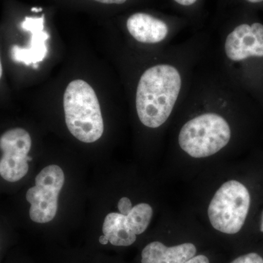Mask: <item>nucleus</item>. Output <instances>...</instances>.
Here are the masks:
<instances>
[{"label": "nucleus", "mask_w": 263, "mask_h": 263, "mask_svg": "<svg viewBox=\"0 0 263 263\" xmlns=\"http://www.w3.org/2000/svg\"><path fill=\"white\" fill-rule=\"evenodd\" d=\"M181 88L179 70L158 65L143 72L136 92V109L142 124L149 128L162 126L172 113Z\"/></svg>", "instance_id": "f257e3e1"}, {"label": "nucleus", "mask_w": 263, "mask_h": 263, "mask_svg": "<svg viewBox=\"0 0 263 263\" xmlns=\"http://www.w3.org/2000/svg\"><path fill=\"white\" fill-rule=\"evenodd\" d=\"M64 111L69 131L84 143H94L103 136L104 123L96 93L86 81H71L64 94Z\"/></svg>", "instance_id": "f03ea898"}, {"label": "nucleus", "mask_w": 263, "mask_h": 263, "mask_svg": "<svg viewBox=\"0 0 263 263\" xmlns=\"http://www.w3.org/2000/svg\"><path fill=\"white\" fill-rule=\"evenodd\" d=\"M231 130L219 114L206 113L193 118L181 128L179 143L181 149L194 158L215 155L229 143Z\"/></svg>", "instance_id": "7ed1b4c3"}, {"label": "nucleus", "mask_w": 263, "mask_h": 263, "mask_svg": "<svg viewBox=\"0 0 263 263\" xmlns=\"http://www.w3.org/2000/svg\"><path fill=\"white\" fill-rule=\"evenodd\" d=\"M250 202V195L243 183L227 181L216 191L209 206L213 228L226 234L238 233L248 215Z\"/></svg>", "instance_id": "20e7f679"}, {"label": "nucleus", "mask_w": 263, "mask_h": 263, "mask_svg": "<svg viewBox=\"0 0 263 263\" xmlns=\"http://www.w3.org/2000/svg\"><path fill=\"white\" fill-rule=\"evenodd\" d=\"M65 183V175L56 164L47 166L35 179V186L29 189L27 200L31 204L29 216L34 222L53 220L58 209V197Z\"/></svg>", "instance_id": "39448f33"}, {"label": "nucleus", "mask_w": 263, "mask_h": 263, "mask_svg": "<svg viewBox=\"0 0 263 263\" xmlns=\"http://www.w3.org/2000/svg\"><path fill=\"white\" fill-rule=\"evenodd\" d=\"M32 146L29 133L22 128L5 132L0 137V176L5 181L15 182L23 179L29 171L28 154Z\"/></svg>", "instance_id": "423d86ee"}, {"label": "nucleus", "mask_w": 263, "mask_h": 263, "mask_svg": "<svg viewBox=\"0 0 263 263\" xmlns=\"http://www.w3.org/2000/svg\"><path fill=\"white\" fill-rule=\"evenodd\" d=\"M228 58L240 62L249 57H263V25L243 24L235 27L228 34L224 43Z\"/></svg>", "instance_id": "0eeeda50"}, {"label": "nucleus", "mask_w": 263, "mask_h": 263, "mask_svg": "<svg viewBox=\"0 0 263 263\" xmlns=\"http://www.w3.org/2000/svg\"><path fill=\"white\" fill-rule=\"evenodd\" d=\"M22 28L30 32V41L27 48L14 45L10 50L11 58L18 63L27 66L32 65L37 68L38 63L46 58L48 53L46 42L50 36L44 30V15L41 18L26 17L22 23Z\"/></svg>", "instance_id": "6e6552de"}, {"label": "nucleus", "mask_w": 263, "mask_h": 263, "mask_svg": "<svg viewBox=\"0 0 263 263\" xmlns=\"http://www.w3.org/2000/svg\"><path fill=\"white\" fill-rule=\"evenodd\" d=\"M127 27L128 32L137 41L146 44L162 42L169 32L165 22L144 13H137L129 16Z\"/></svg>", "instance_id": "1a4fd4ad"}, {"label": "nucleus", "mask_w": 263, "mask_h": 263, "mask_svg": "<svg viewBox=\"0 0 263 263\" xmlns=\"http://www.w3.org/2000/svg\"><path fill=\"white\" fill-rule=\"evenodd\" d=\"M193 243L167 247L159 241L148 243L142 252V263H185L196 254Z\"/></svg>", "instance_id": "9d476101"}, {"label": "nucleus", "mask_w": 263, "mask_h": 263, "mask_svg": "<svg viewBox=\"0 0 263 263\" xmlns=\"http://www.w3.org/2000/svg\"><path fill=\"white\" fill-rule=\"evenodd\" d=\"M103 234L112 245L128 247L136 240V235L131 229L126 216L121 213H110L105 217Z\"/></svg>", "instance_id": "9b49d317"}, {"label": "nucleus", "mask_w": 263, "mask_h": 263, "mask_svg": "<svg viewBox=\"0 0 263 263\" xmlns=\"http://www.w3.org/2000/svg\"><path fill=\"white\" fill-rule=\"evenodd\" d=\"M153 215V210L147 203H140L133 207L130 212L126 216L131 229L135 234L143 233L149 226Z\"/></svg>", "instance_id": "f8f14e48"}, {"label": "nucleus", "mask_w": 263, "mask_h": 263, "mask_svg": "<svg viewBox=\"0 0 263 263\" xmlns=\"http://www.w3.org/2000/svg\"><path fill=\"white\" fill-rule=\"evenodd\" d=\"M231 263H263V258L258 254L252 252L238 257Z\"/></svg>", "instance_id": "ddd939ff"}, {"label": "nucleus", "mask_w": 263, "mask_h": 263, "mask_svg": "<svg viewBox=\"0 0 263 263\" xmlns=\"http://www.w3.org/2000/svg\"><path fill=\"white\" fill-rule=\"evenodd\" d=\"M133 209L130 200L127 197H122L118 202V209L123 215L127 216Z\"/></svg>", "instance_id": "4468645a"}, {"label": "nucleus", "mask_w": 263, "mask_h": 263, "mask_svg": "<svg viewBox=\"0 0 263 263\" xmlns=\"http://www.w3.org/2000/svg\"><path fill=\"white\" fill-rule=\"evenodd\" d=\"M185 263H210L209 259L206 256L197 255L193 257V258L189 259Z\"/></svg>", "instance_id": "2eb2a0df"}, {"label": "nucleus", "mask_w": 263, "mask_h": 263, "mask_svg": "<svg viewBox=\"0 0 263 263\" xmlns=\"http://www.w3.org/2000/svg\"><path fill=\"white\" fill-rule=\"evenodd\" d=\"M98 3H103V4H117L120 5L127 2V0H94Z\"/></svg>", "instance_id": "dca6fc26"}, {"label": "nucleus", "mask_w": 263, "mask_h": 263, "mask_svg": "<svg viewBox=\"0 0 263 263\" xmlns=\"http://www.w3.org/2000/svg\"><path fill=\"white\" fill-rule=\"evenodd\" d=\"M174 1L183 6H190V5L195 4L197 0H174Z\"/></svg>", "instance_id": "f3484780"}, {"label": "nucleus", "mask_w": 263, "mask_h": 263, "mask_svg": "<svg viewBox=\"0 0 263 263\" xmlns=\"http://www.w3.org/2000/svg\"><path fill=\"white\" fill-rule=\"evenodd\" d=\"M100 240V243L103 245H107L109 242L108 238H107L104 235L100 237V240Z\"/></svg>", "instance_id": "a211bd4d"}, {"label": "nucleus", "mask_w": 263, "mask_h": 263, "mask_svg": "<svg viewBox=\"0 0 263 263\" xmlns=\"http://www.w3.org/2000/svg\"><path fill=\"white\" fill-rule=\"evenodd\" d=\"M247 1L249 2V3H262L263 2V0H247Z\"/></svg>", "instance_id": "6ab92c4d"}, {"label": "nucleus", "mask_w": 263, "mask_h": 263, "mask_svg": "<svg viewBox=\"0 0 263 263\" xmlns=\"http://www.w3.org/2000/svg\"><path fill=\"white\" fill-rule=\"evenodd\" d=\"M32 11L36 12V13H38V12L42 11V8H32Z\"/></svg>", "instance_id": "aec40b11"}, {"label": "nucleus", "mask_w": 263, "mask_h": 263, "mask_svg": "<svg viewBox=\"0 0 263 263\" xmlns=\"http://www.w3.org/2000/svg\"><path fill=\"white\" fill-rule=\"evenodd\" d=\"M3 76V65H2L1 59H0V79Z\"/></svg>", "instance_id": "412c9836"}, {"label": "nucleus", "mask_w": 263, "mask_h": 263, "mask_svg": "<svg viewBox=\"0 0 263 263\" xmlns=\"http://www.w3.org/2000/svg\"><path fill=\"white\" fill-rule=\"evenodd\" d=\"M260 230L263 233V213H262V220H261Z\"/></svg>", "instance_id": "4be33fe9"}]
</instances>
